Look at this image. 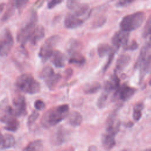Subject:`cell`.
<instances>
[{
  "mask_svg": "<svg viewBox=\"0 0 151 151\" xmlns=\"http://www.w3.org/2000/svg\"><path fill=\"white\" fill-rule=\"evenodd\" d=\"M68 105L61 104L47 110L42 116L41 124L45 129H49L57 125L68 115Z\"/></svg>",
  "mask_w": 151,
  "mask_h": 151,
  "instance_id": "cell-1",
  "label": "cell"
},
{
  "mask_svg": "<svg viewBox=\"0 0 151 151\" xmlns=\"http://www.w3.org/2000/svg\"><path fill=\"white\" fill-rule=\"evenodd\" d=\"M16 87L21 91L31 94L37 93L40 90V84L34 77L29 73L19 76L15 81Z\"/></svg>",
  "mask_w": 151,
  "mask_h": 151,
  "instance_id": "cell-2",
  "label": "cell"
},
{
  "mask_svg": "<svg viewBox=\"0 0 151 151\" xmlns=\"http://www.w3.org/2000/svg\"><path fill=\"white\" fill-rule=\"evenodd\" d=\"M145 19V14L143 12H136L124 16L120 22L121 29L132 31L142 25Z\"/></svg>",
  "mask_w": 151,
  "mask_h": 151,
  "instance_id": "cell-3",
  "label": "cell"
},
{
  "mask_svg": "<svg viewBox=\"0 0 151 151\" xmlns=\"http://www.w3.org/2000/svg\"><path fill=\"white\" fill-rule=\"evenodd\" d=\"M37 15L36 13L33 12L28 22L19 30L17 35V41L22 46H24L27 42L29 41L35 28L37 26Z\"/></svg>",
  "mask_w": 151,
  "mask_h": 151,
  "instance_id": "cell-4",
  "label": "cell"
},
{
  "mask_svg": "<svg viewBox=\"0 0 151 151\" xmlns=\"http://www.w3.org/2000/svg\"><path fill=\"white\" fill-rule=\"evenodd\" d=\"M61 37L58 35H54L47 38L41 45L38 56L43 62L51 58L53 53L54 47L59 42Z\"/></svg>",
  "mask_w": 151,
  "mask_h": 151,
  "instance_id": "cell-5",
  "label": "cell"
},
{
  "mask_svg": "<svg viewBox=\"0 0 151 151\" xmlns=\"http://www.w3.org/2000/svg\"><path fill=\"white\" fill-rule=\"evenodd\" d=\"M40 76L50 90L54 89L61 78V74L55 73L53 68L49 65L45 67L42 70Z\"/></svg>",
  "mask_w": 151,
  "mask_h": 151,
  "instance_id": "cell-6",
  "label": "cell"
},
{
  "mask_svg": "<svg viewBox=\"0 0 151 151\" xmlns=\"http://www.w3.org/2000/svg\"><path fill=\"white\" fill-rule=\"evenodd\" d=\"M14 45V38L11 31L5 29L0 34V56L6 57L11 52Z\"/></svg>",
  "mask_w": 151,
  "mask_h": 151,
  "instance_id": "cell-7",
  "label": "cell"
},
{
  "mask_svg": "<svg viewBox=\"0 0 151 151\" xmlns=\"http://www.w3.org/2000/svg\"><path fill=\"white\" fill-rule=\"evenodd\" d=\"M16 119L13 107L9 104L7 99H4L0 102V121L4 123Z\"/></svg>",
  "mask_w": 151,
  "mask_h": 151,
  "instance_id": "cell-8",
  "label": "cell"
},
{
  "mask_svg": "<svg viewBox=\"0 0 151 151\" xmlns=\"http://www.w3.org/2000/svg\"><path fill=\"white\" fill-rule=\"evenodd\" d=\"M68 136V132L63 126H59L54 131L51 136V143L53 146H60L67 141Z\"/></svg>",
  "mask_w": 151,
  "mask_h": 151,
  "instance_id": "cell-9",
  "label": "cell"
},
{
  "mask_svg": "<svg viewBox=\"0 0 151 151\" xmlns=\"http://www.w3.org/2000/svg\"><path fill=\"white\" fill-rule=\"evenodd\" d=\"M12 103L13 109L16 117L24 116L27 114V104L23 96H17L13 99Z\"/></svg>",
  "mask_w": 151,
  "mask_h": 151,
  "instance_id": "cell-10",
  "label": "cell"
},
{
  "mask_svg": "<svg viewBox=\"0 0 151 151\" xmlns=\"http://www.w3.org/2000/svg\"><path fill=\"white\" fill-rule=\"evenodd\" d=\"M115 90L116 92L114 96L122 101H126L129 99L136 92L135 88L126 84H123L121 86H119V87Z\"/></svg>",
  "mask_w": 151,
  "mask_h": 151,
  "instance_id": "cell-11",
  "label": "cell"
},
{
  "mask_svg": "<svg viewBox=\"0 0 151 151\" xmlns=\"http://www.w3.org/2000/svg\"><path fill=\"white\" fill-rule=\"evenodd\" d=\"M116 113H111L106 122L107 133L114 136L118 133L120 125V122L117 119Z\"/></svg>",
  "mask_w": 151,
  "mask_h": 151,
  "instance_id": "cell-12",
  "label": "cell"
},
{
  "mask_svg": "<svg viewBox=\"0 0 151 151\" xmlns=\"http://www.w3.org/2000/svg\"><path fill=\"white\" fill-rule=\"evenodd\" d=\"M84 20V19L76 15L72 12L67 14L65 16L64 19V25L66 28L69 29L76 28L81 26L83 24Z\"/></svg>",
  "mask_w": 151,
  "mask_h": 151,
  "instance_id": "cell-13",
  "label": "cell"
},
{
  "mask_svg": "<svg viewBox=\"0 0 151 151\" xmlns=\"http://www.w3.org/2000/svg\"><path fill=\"white\" fill-rule=\"evenodd\" d=\"M129 32L120 30L115 32L112 37V43L115 48L118 49L120 46H124L129 41Z\"/></svg>",
  "mask_w": 151,
  "mask_h": 151,
  "instance_id": "cell-14",
  "label": "cell"
},
{
  "mask_svg": "<svg viewBox=\"0 0 151 151\" xmlns=\"http://www.w3.org/2000/svg\"><path fill=\"white\" fill-rule=\"evenodd\" d=\"M51 57H52L51 61L52 64L56 67L61 68L65 65V57L64 54L60 51L55 50L53 51Z\"/></svg>",
  "mask_w": 151,
  "mask_h": 151,
  "instance_id": "cell-15",
  "label": "cell"
},
{
  "mask_svg": "<svg viewBox=\"0 0 151 151\" xmlns=\"http://www.w3.org/2000/svg\"><path fill=\"white\" fill-rule=\"evenodd\" d=\"M151 46V38L148 40L147 42L145 43V44L142 47L140 54L139 55V57L137 58V60L136 61V63L134 65L135 68H139L140 65L144 62V61L146 58V54L147 50Z\"/></svg>",
  "mask_w": 151,
  "mask_h": 151,
  "instance_id": "cell-16",
  "label": "cell"
},
{
  "mask_svg": "<svg viewBox=\"0 0 151 151\" xmlns=\"http://www.w3.org/2000/svg\"><path fill=\"white\" fill-rule=\"evenodd\" d=\"M45 35V29L42 26L37 25L35 28L29 41L33 45H35Z\"/></svg>",
  "mask_w": 151,
  "mask_h": 151,
  "instance_id": "cell-17",
  "label": "cell"
},
{
  "mask_svg": "<svg viewBox=\"0 0 151 151\" xmlns=\"http://www.w3.org/2000/svg\"><path fill=\"white\" fill-rule=\"evenodd\" d=\"M130 56L126 54H121L117 60L116 70L119 71H123L130 63Z\"/></svg>",
  "mask_w": 151,
  "mask_h": 151,
  "instance_id": "cell-18",
  "label": "cell"
},
{
  "mask_svg": "<svg viewBox=\"0 0 151 151\" xmlns=\"http://www.w3.org/2000/svg\"><path fill=\"white\" fill-rule=\"evenodd\" d=\"M101 143L105 149H111L116 145L114 136L107 133L103 134L101 136Z\"/></svg>",
  "mask_w": 151,
  "mask_h": 151,
  "instance_id": "cell-19",
  "label": "cell"
},
{
  "mask_svg": "<svg viewBox=\"0 0 151 151\" xmlns=\"http://www.w3.org/2000/svg\"><path fill=\"white\" fill-rule=\"evenodd\" d=\"M140 74L139 80L140 82L142 81L145 75L151 70V55L149 56L144 62L140 65Z\"/></svg>",
  "mask_w": 151,
  "mask_h": 151,
  "instance_id": "cell-20",
  "label": "cell"
},
{
  "mask_svg": "<svg viewBox=\"0 0 151 151\" xmlns=\"http://www.w3.org/2000/svg\"><path fill=\"white\" fill-rule=\"evenodd\" d=\"M83 118L81 114L78 111H72L68 117V122L73 126H78L81 123Z\"/></svg>",
  "mask_w": 151,
  "mask_h": 151,
  "instance_id": "cell-21",
  "label": "cell"
},
{
  "mask_svg": "<svg viewBox=\"0 0 151 151\" xmlns=\"http://www.w3.org/2000/svg\"><path fill=\"white\" fill-rule=\"evenodd\" d=\"M15 143L14 137L9 133H6L4 136L3 142L1 144L2 149H6L12 147Z\"/></svg>",
  "mask_w": 151,
  "mask_h": 151,
  "instance_id": "cell-22",
  "label": "cell"
},
{
  "mask_svg": "<svg viewBox=\"0 0 151 151\" xmlns=\"http://www.w3.org/2000/svg\"><path fill=\"white\" fill-rule=\"evenodd\" d=\"M101 88V84L97 81H93L87 84L84 87V91L86 94H93L99 91Z\"/></svg>",
  "mask_w": 151,
  "mask_h": 151,
  "instance_id": "cell-23",
  "label": "cell"
},
{
  "mask_svg": "<svg viewBox=\"0 0 151 151\" xmlns=\"http://www.w3.org/2000/svg\"><path fill=\"white\" fill-rule=\"evenodd\" d=\"M86 61L84 57L79 52L76 51L70 54L69 63L71 64H76L83 65Z\"/></svg>",
  "mask_w": 151,
  "mask_h": 151,
  "instance_id": "cell-24",
  "label": "cell"
},
{
  "mask_svg": "<svg viewBox=\"0 0 151 151\" xmlns=\"http://www.w3.org/2000/svg\"><path fill=\"white\" fill-rule=\"evenodd\" d=\"M43 149L42 142L41 140L37 139L32 141L28 143L25 147L23 149L24 150H41Z\"/></svg>",
  "mask_w": 151,
  "mask_h": 151,
  "instance_id": "cell-25",
  "label": "cell"
},
{
  "mask_svg": "<svg viewBox=\"0 0 151 151\" xmlns=\"http://www.w3.org/2000/svg\"><path fill=\"white\" fill-rule=\"evenodd\" d=\"M80 45L78 41L75 39H71L67 43L66 49L68 54H71L74 52L78 51V49L80 48Z\"/></svg>",
  "mask_w": 151,
  "mask_h": 151,
  "instance_id": "cell-26",
  "label": "cell"
},
{
  "mask_svg": "<svg viewBox=\"0 0 151 151\" xmlns=\"http://www.w3.org/2000/svg\"><path fill=\"white\" fill-rule=\"evenodd\" d=\"M111 49L112 48H111V47L107 44H105V43L100 44L97 48L98 54L100 57H103L107 54H109Z\"/></svg>",
  "mask_w": 151,
  "mask_h": 151,
  "instance_id": "cell-27",
  "label": "cell"
},
{
  "mask_svg": "<svg viewBox=\"0 0 151 151\" xmlns=\"http://www.w3.org/2000/svg\"><path fill=\"white\" fill-rule=\"evenodd\" d=\"M144 106L142 103L136 104L133 108V117L135 121H138L142 116V111L143 109Z\"/></svg>",
  "mask_w": 151,
  "mask_h": 151,
  "instance_id": "cell-28",
  "label": "cell"
},
{
  "mask_svg": "<svg viewBox=\"0 0 151 151\" xmlns=\"http://www.w3.org/2000/svg\"><path fill=\"white\" fill-rule=\"evenodd\" d=\"M19 126V122L16 118L13 120L6 123L4 128L6 130L9 132H15L18 129Z\"/></svg>",
  "mask_w": 151,
  "mask_h": 151,
  "instance_id": "cell-29",
  "label": "cell"
},
{
  "mask_svg": "<svg viewBox=\"0 0 151 151\" xmlns=\"http://www.w3.org/2000/svg\"><path fill=\"white\" fill-rule=\"evenodd\" d=\"M109 92H107L105 90H103V93L99 97L98 101H97V105L99 108L103 109L105 107L106 101H107V98L109 96Z\"/></svg>",
  "mask_w": 151,
  "mask_h": 151,
  "instance_id": "cell-30",
  "label": "cell"
},
{
  "mask_svg": "<svg viewBox=\"0 0 151 151\" xmlns=\"http://www.w3.org/2000/svg\"><path fill=\"white\" fill-rule=\"evenodd\" d=\"M142 35L145 38L151 35V15L146 22L143 30Z\"/></svg>",
  "mask_w": 151,
  "mask_h": 151,
  "instance_id": "cell-31",
  "label": "cell"
},
{
  "mask_svg": "<svg viewBox=\"0 0 151 151\" xmlns=\"http://www.w3.org/2000/svg\"><path fill=\"white\" fill-rule=\"evenodd\" d=\"M40 114L37 111H33L31 114L29 116L28 120H27V125L28 127H31L38 119L39 117Z\"/></svg>",
  "mask_w": 151,
  "mask_h": 151,
  "instance_id": "cell-32",
  "label": "cell"
},
{
  "mask_svg": "<svg viewBox=\"0 0 151 151\" xmlns=\"http://www.w3.org/2000/svg\"><path fill=\"white\" fill-rule=\"evenodd\" d=\"M28 0H13V6L21 11L27 4Z\"/></svg>",
  "mask_w": 151,
  "mask_h": 151,
  "instance_id": "cell-33",
  "label": "cell"
},
{
  "mask_svg": "<svg viewBox=\"0 0 151 151\" xmlns=\"http://www.w3.org/2000/svg\"><path fill=\"white\" fill-rule=\"evenodd\" d=\"M139 44H137V42H136V40H132V41H130L129 43H128V42L123 46V48L125 50H136L138 48Z\"/></svg>",
  "mask_w": 151,
  "mask_h": 151,
  "instance_id": "cell-34",
  "label": "cell"
},
{
  "mask_svg": "<svg viewBox=\"0 0 151 151\" xmlns=\"http://www.w3.org/2000/svg\"><path fill=\"white\" fill-rule=\"evenodd\" d=\"M114 53H115V50H113L111 49L110 52L109 53V57L107 62L106 63V65L104 67V68H103V71L104 72H105L108 69V68L109 67L110 65L111 64V62H112V61L113 60V58H114Z\"/></svg>",
  "mask_w": 151,
  "mask_h": 151,
  "instance_id": "cell-35",
  "label": "cell"
},
{
  "mask_svg": "<svg viewBox=\"0 0 151 151\" xmlns=\"http://www.w3.org/2000/svg\"><path fill=\"white\" fill-rule=\"evenodd\" d=\"M136 0H119L116 3L118 7H126L132 4Z\"/></svg>",
  "mask_w": 151,
  "mask_h": 151,
  "instance_id": "cell-36",
  "label": "cell"
},
{
  "mask_svg": "<svg viewBox=\"0 0 151 151\" xmlns=\"http://www.w3.org/2000/svg\"><path fill=\"white\" fill-rule=\"evenodd\" d=\"M45 105L44 102L40 99L37 100L34 102V107L38 110H42L45 108Z\"/></svg>",
  "mask_w": 151,
  "mask_h": 151,
  "instance_id": "cell-37",
  "label": "cell"
},
{
  "mask_svg": "<svg viewBox=\"0 0 151 151\" xmlns=\"http://www.w3.org/2000/svg\"><path fill=\"white\" fill-rule=\"evenodd\" d=\"M79 1L80 0H67V6L68 9L72 10L78 4Z\"/></svg>",
  "mask_w": 151,
  "mask_h": 151,
  "instance_id": "cell-38",
  "label": "cell"
},
{
  "mask_svg": "<svg viewBox=\"0 0 151 151\" xmlns=\"http://www.w3.org/2000/svg\"><path fill=\"white\" fill-rule=\"evenodd\" d=\"M63 0H50L47 4V7L48 9L54 8L57 5L61 4Z\"/></svg>",
  "mask_w": 151,
  "mask_h": 151,
  "instance_id": "cell-39",
  "label": "cell"
},
{
  "mask_svg": "<svg viewBox=\"0 0 151 151\" xmlns=\"http://www.w3.org/2000/svg\"><path fill=\"white\" fill-rule=\"evenodd\" d=\"M3 139H4V136L2 134L1 132H0V145H1V144L3 142Z\"/></svg>",
  "mask_w": 151,
  "mask_h": 151,
  "instance_id": "cell-40",
  "label": "cell"
},
{
  "mask_svg": "<svg viewBox=\"0 0 151 151\" xmlns=\"http://www.w3.org/2000/svg\"><path fill=\"white\" fill-rule=\"evenodd\" d=\"M149 85H150V86H151V77H150V80H149Z\"/></svg>",
  "mask_w": 151,
  "mask_h": 151,
  "instance_id": "cell-41",
  "label": "cell"
},
{
  "mask_svg": "<svg viewBox=\"0 0 151 151\" xmlns=\"http://www.w3.org/2000/svg\"><path fill=\"white\" fill-rule=\"evenodd\" d=\"M110 1H114V0H110Z\"/></svg>",
  "mask_w": 151,
  "mask_h": 151,
  "instance_id": "cell-42",
  "label": "cell"
}]
</instances>
